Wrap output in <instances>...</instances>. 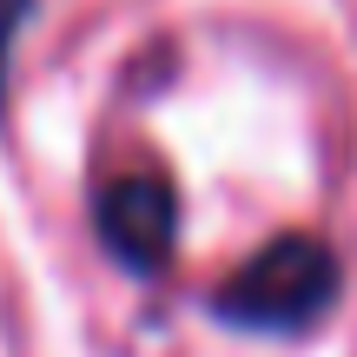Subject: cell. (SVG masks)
<instances>
[{"label": "cell", "instance_id": "3", "mask_svg": "<svg viewBox=\"0 0 357 357\" xmlns=\"http://www.w3.org/2000/svg\"><path fill=\"white\" fill-rule=\"evenodd\" d=\"M33 20V0H0V113H7V73H13V40Z\"/></svg>", "mask_w": 357, "mask_h": 357}, {"label": "cell", "instance_id": "1", "mask_svg": "<svg viewBox=\"0 0 357 357\" xmlns=\"http://www.w3.org/2000/svg\"><path fill=\"white\" fill-rule=\"evenodd\" d=\"M344 291L337 252L311 231H284L265 252H252L225 284H218L212 311L231 331H265V337H298L324 318Z\"/></svg>", "mask_w": 357, "mask_h": 357}, {"label": "cell", "instance_id": "2", "mask_svg": "<svg viewBox=\"0 0 357 357\" xmlns=\"http://www.w3.org/2000/svg\"><path fill=\"white\" fill-rule=\"evenodd\" d=\"M93 231L126 271H166L178 245V192L159 166L113 172L93 192Z\"/></svg>", "mask_w": 357, "mask_h": 357}]
</instances>
